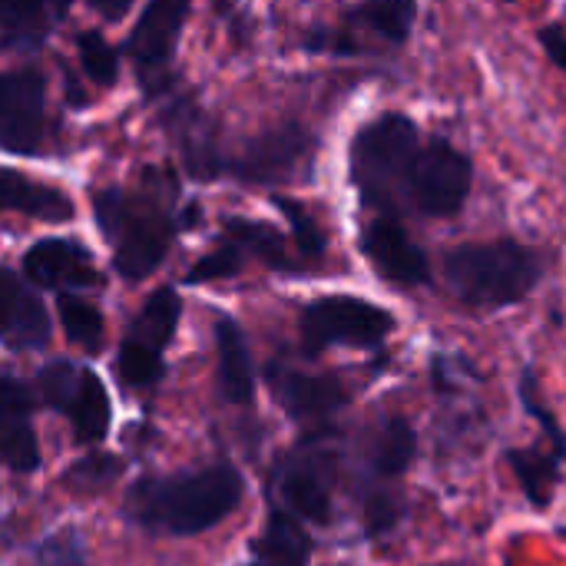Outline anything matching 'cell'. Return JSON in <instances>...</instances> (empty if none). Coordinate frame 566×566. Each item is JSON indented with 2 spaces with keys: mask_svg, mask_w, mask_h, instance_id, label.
I'll return each mask as SVG.
<instances>
[{
  "mask_svg": "<svg viewBox=\"0 0 566 566\" xmlns=\"http://www.w3.org/2000/svg\"><path fill=\"white\" fill-rule=\"evenodd\" d=\"M242 474L229 464H216L196 474L136 484L129 514L153 531L192 537L222 524L242 504Z\"/></svg>",
  "mask_w": 566,
  "mask_h": 566,
  "instance_id": "obj_1",
  "label": "cell"
},
{
  "mask_svg": "<svg viewBox=\"0 0 566 566\" xmlns=\"http://www.w3.org/2000/svg\"><path fill=\"white\" fill-rule=\"evenodd\" d=\"M541 255L514 239L464 242L444 255L451 292L474 308H504L524 302L541 282Z\"/></svg>",
  "mask_w": 566,
  "mask_h": 566,
  "instance_id": "obj_2",
  "label": "cell"
},
{
  "mask_svg": "<svg viewBox=\"0 0 566 566\" xmlns=\"http://www.w3.org/2000/svg\"><path fill=\"white\" fill-rule=\"evenodd\" d=\"M99 232L113 242V265L126 282H139L166 259L176 226L153 192L106 189L93 202Z\"/></svg>",
  "mask_w": 566,
  "mask_h": 566,
  "instance_id": "obj_3",
  "label": "cell"
},
{
  "mask_svg": "<svg viewBox=\"0 0 566 566\" xmlns=\"http://www.w3.org/2000/svg\"><path fill=\"white\" fill-rule=\"evenodd\" d=\"M415 153L418 126L405 113H385L361 126L352 143V182L361 202L391 216L405 199Z\"/></svg>",
  "mask_w": 566,
  "mask_h": 566,
  "instance_id": "obj_4",
  "label": "cell"
},
{
  "mask_svg": "<svg viewBox=\"0 0 566 566\" xmlns=\"http://www.w3.org/2000/svg\"><path fill=\"white\" fill-rule=\"evenodd\" d=\"M391 332H395V315L355 295L315 298L302 312V342L312 355L332 345L378 348Z\"/></svg>",
  "mask_w": 566,
  "mask_h": 566,
  "instance_id": "obj_5",
  "label": "cell"
},
{
  "mask_svg": "<svg viewBox=\"0 0 566 566\" xmlns=\"http://www.w3.org/2000/svg\"><path fill=\"white\" fill-rule=\"evenodd\" d=\"M471 182H474V166L468 153H461L448 139H431L428 146H418L411 159L405 199L421 216L448 219L461 212V206L468 202Z\"/></svg>",
  "mask_w": 566,
  "mask_h": 566,
  "instance_id": "obj_6",
  "label": "cell"
},
{
  "mask_svg": "<svg viewBox=\"0 0 566 566\" xmlns=\"http://www.w3.org/2000/svg\"><path fill=\"white\" fill-rule=\"evenodd\" d=\"M315 139L298 123H282L275 129L259 133L242 146V153L222 159V172H232L245 182H289L312 159Z\"/></svg>",
  "mask_w": 566,
  "mask_h": 566,
  "instance_id": "obj_7",
  "label": "cell"
},
{
  "mask_svg": "<svg viewBox=\"0 0 566 566\" xmlns=\"http://www.w3.org/2000/svg\"><path fill=\"white\" fill-rule=\"evenodd\" d=\"M46 80L40 70L0 73V149L36 153L46 116Z\"/></svg>",
  "mask_w": 566,
  "mask_h": 566,
  "instance_id": "obj_8",
  "label": "cell"
},
{
  "mask_svg": "<svg viewBox=\"0 0 566 566\" xmlns=\"http://www.w3.org/2000/svg\"><path fill=\"white\" fill-rule=\"evenodd\" d=\"M361 252L375 265V272L391 285L415 289L431 279L428 255L411 242V235L391 216H378L361 229Z\"/></svg>",
  "mask_w": 566,
  "mask_h": 566,
  "instance_id": "obj_9",
  "label": "cell"
},
{
  "mask_svg": "<svg viewBox=\"0 0 566 566\" xmlns=\"http://www.w3.org/2000/svg\"><path fill=\"white\" fill-rule=\"evenodd\" d=\"M186 13H189V0H149L146 10L139 13L133 33H129V40H126V50H129L133 60L139 63L146 83H149V76L159 73V70L166 66V60L172 56Z\"/></svg>",
  "mask_w": 566,
  "mask_h": 566,
  "instance_id": "obj_10",
  "label": "cell"
},
{
  "mask_svg": "<svg viewBox=\"0 0 566 566\" xmlns=\"http://www.w3.org/2000/svg\"><path fill=\"white\" fill-rule=\"evenodd\" d=\"M23 272L27 282L40 289H86L99 282L90 252L70 239H40L30 245L23 255Z\"/></svg>",
  "mask_w": 566,
  "mask_h": 566,
  "instance_id": "obj_11",
  "label": "cell"
},
{
  "mask_svg": "<svg viewBox=\"0 0 566 566\" xmlns=\"http://www.w3.org/2000/svg\"><path fill=\"white\" fill-rule=\"evenodd\" d=\"M0 342L23 352L50 342V315L40 295L13 272L0 269Z\"/></svg>",
  "mask_w": 566,
  "mask_h": 566,
  "instance_id": "obj_12",
  "label": "cell"
},
{
  "mask_svg": "<svg viewBox=\"0 0 566 566\" xmlns=\"http://www.w3.org/2000/svg\"><path fill=\"white\" fill-rule=\"evenodd\" d=\"M0 464L17 474H30L40 468L30 395L17 378H0Z\"/></svg>",
  "mask_w": 566,
  "mask_h": 566,
  "instance_id": "obj_13",
  "label": "cell"
},
{
  "mask_svg": "<svg viewBox=\"0 0 566 566\" xmlns=\"http://www.w3.org/2000/svg\"><path fill=\"white\" fill-rule=\"evenodd\" d=\"M269 381H272L275 398L292 418H305V421L328 418L345 405V391L332 378H315V375H302V371L275 365L269 371Z\"/></svg>",
  "mask_w": 566,
  "mask_h": 566,
  "instance_id": "obj_14",
  "label": "cell"
},
{
  "mask_svg": "<svg viewBox=\"0 0 566 566\" xmlns=\"http://www.w3.org/2000/svg\"><path fill=\"white\" fill-rule=\"evenodd\" d=\"M0 209L40 219V222H70L73 202L56 186H46L40 179H30L23 172L0 166Z\"/></svg>",
  "mask_w": 566,
  "mask_h": 566,
  "instance_id": "obj_15",
  "label": "cell"
},
{
  "mask_svg": "<svg viewBox=\"0 0 566 566\" xmlns=\"http://www.w3.org/2000/svg\"><path fill=\"white\" fill-rule=\"evenodd\" d=\"M216 352H219V395L229 405H249L255 395V371H252V355L245 345L242 328L232 318H219L216 322Z\"/></svg>",
  "mask_w": 566,
  "mask_h": 566,
  "instance_id": "obj_16",
  "label": "cell"
},
{
  "mask_svg": "<svg viewBox=\"0 0 566 566\" xmlns=\"http://www.w3.org/2000/svg\"><path fill=\"white\" fill-rule=\"evenodd\" d=\"M279 494L285 507L312 524H328L332 517V491L318 468V461H292L279 481Z\"/></svg>",
  "mask_w": 566,
  "mask_h": 566,
  "instance_id": "obj_17",
  "label": "cell"
},
{
  "mask_svg": "<svg viewBox=\"0 0 566 566\" xmlns=\"http://www.w3.org/2000/svg\"><path fill=\"white\" fill-rule=\"evenodd\" d=\"M179 312H182V302L176 295V289H159L146 298L143 312L133 318L123 345L136 348V352H146V355H156L163 358L166 345L172 342V332L179 325Z\"/></svg>",
  "mask_w": 566,
  "mask_h": 566,
  "instance_id": "obj_18",
  "label": "cell"
},
{
  "mask_svg": "<svg viewBox=\"0 0 566 566\" xmlns=\"http://www.w3.org/2000/svg\"><path fill=\"white\" fill-rule=\"evenodd\" d=\"M63 411L73 421L76 441L93 444V441L106 438V431H109V395H106V385L93 371L80 368L76 388H73Z\"/></svg>",
  "mask_w": 566,
  "mask_h": 566,
  "instance_id": "obj_19",
  "label": "cell"
},
{
  "mask_svg": "<svg viewBox=\"0 0 566 566\" xmlns=\"http://www.w3.org/2000/svg\"><path fill=\"white\" fill-rule=\"evenodd\" d=\"M255 564L252 566H305L308 564V537L298 531V524L285 514H272L265 534L252 547Z\"/></svg>",
  "mask_w": 566,
  "mask_h": 566,
  "instance_id": "obj_20",
  "label": "cell"
},
{
  "mask_svg": "<svg viewBox=\"0 0 566 566\" xmlns=\"http://www.w3.org/2000/svg\"><path fill=\"white\" fill-rule=\"evenodd\" d=\"M517 484L524 488L527 501L534 507H547L554 501V488H557V474H560V454H547V451H511L507 454Z\"/></svg>",
  "mask_w": 566,
  "mask_h": 566,
  "instance_id": "obj_21",
  "label": "cell"
},
{
  "mask_svg": "<svg viewBox=\"0 0 566 566\" xmlns=\"http://www.w3.org/2000/svg\"><path fill=\"white\" fill-rule=\"evenodd\" d=\"M226 239L242 252V255H255L262 259L269 269H292V259H289V249H285V239L265 226V222H249V219H229L226 222Z\"/></svg>",
  "mask_w": 566,
  "mask_h": 566,
  "instance_id": "obj_22",
  "label": "cell"
},
{
  "mask_svg": "<svg viewBox=\"0 0 566 566\" xmlns=\"http://www.w3.org/2000/svg\"><path fill=\"white\" fill-rule=\"evenodd\" d=\"M415 451H418V438H415V428L401 418H391L385 421V428L378 431L375 438V451H371V468L375 474L381 478H401L411 461H415Z\"/></svg>",
  "mask_w": 566,
  "mask_h": 566,
  "instance_id": "obj_23",
  "label": "cell"
},
{
  "mask_svg": "<svg viewBox=\"0 0 566 566\" xmlns=\"http://www.w3.org/2000/svg\"><path fill=\"white\" fill-rule=\"evenodd\" d=\"M415 17H418V0H365L352 13L355 23L375 30L388 43H405L411 36Z\"/></svg>",
  "mask_w": 566,
  "mask_h": 566,
  "instance_id": "obj_24",
  "label": "cell"
},
{
  "mask_svg": "<svg viewBox=\"0 0 566 566\" xmlns=\"http://www.w3.org/2000/svg\"><path fill=\"white\" fill-rule=\"evenodd\" d=\"M56 312H60L63 332L73 345H80L86 352H96L103 345V315L90 302H83L70 292H60Z\"/></svg>",
  "mask_w": 566,
  "mask_h": 566,
  "instance_id": "obj_25",
  "label": "cell"
},
{
  "mask_svg": "<svg viewBox=\"0 0 566 566\" xmlns=\"http://www.w3.org/2000/svg\"><path fill=\"white\" fill-rule=\"evenodd\" d=\"M275 206L285 212L289 226H292V239L298 245V252L305 259H322L325 255V232L318 226V219L295 199H285V196H275Z\"/></svg>",
  "mask_w": 566,
  "mask_h": 566,
  "instance_id": "obj_26",
  "label": "cell"
},
{
  "mask_svg": "<svg viewBox=\"0 0 566 566\" xmlns=\"http://www.w3.org/2000/svg\"><path fill=\"white\" fill-rule=\"evenodd\" d=\"M76 50H80V63H83V70H86V76H90L93 83L109 86V83L116 80V73H119V56H116V50H113L96 30L80 33V36H76Z\"/></svg>",
  "mask_w": 566,
  "mask_h": 566,
  "instance_id": "obj_27",
  "label": "cell"
},
{
  "mask_svg": "<svg viewBox=\"0 0 566 566\" xmlns=\"http://www.w3.org/2000/svg\"><path fill=\"white\" fill-rule=\"evenodd\" d=\"M242 252L226 239L216 252H209V255H202L192 269H189V275H186V282H192V285H199V282H216V279H232L239 269H242Z\"/></svg>",
  "mask_w": 566,
  "mask_h": 566,
  "instance_id": "obj_28",
  "label": "cell"
},
{
  "mask_svg": "<svg viewBox=\"0 0 566 566\" xmlns=\"http://www.w3.org/2000/svg\"><path fill=\"white\" fill-rule=\"evenodd\" d=\"M116 368H119V378H123L129 388H146V385H153V381L163 375V358L123 345V348H119V358H116Z\"/></svg>",
  "mask_w": 566,
  "mask_h": 566,
  "instance_id": "obj_29",
  "label": "cell"
},
{
  "mask_svg": "<svg viewBox=\"0 0 566 566\" xmlns=\"http://www.w3.org/2000/svg\"><path fill=\"white\" fill-rule=\"evenodd\" d=\"M365 521H368V534H388L398 521H401V504L391 497V494H385V491H378V494H371L368 497V504H365Z\"/></svg>",
  "mask_w": 566,
  "mask_h": 566,
  "instance_id": "obj_30",
  "label": "cell"
},
{
  "mask_svg": "<svg viewBox=\"0 0 566 566\" xmlns=\"http://www.w3.org/2000/svg\"><path fill=\"white\" fill-rule=\"evenodd\" d=\"M46 0H0V27L3 30H30Z\"/></svg>",
  "mask_w": 566,
  "mask_h": 566,
  "instance_id": "obj_31",
  "label": "cell"
},
{
  "mask_svg": "<svg viewBox=\"0 0 566 566\" xmlns=\"http://www.w3.org/2000/svg\"><path fill=\"white\" fill-rule=\"evenodd\" d=\"M541 43H544V53L566 70V30L560 23H551V27H541Z\"/></svg>",
  "mask_w": 566,
  "mask_h": 566,
  "instance_id": "obj_32",
  "label": "cell"
},
{
  "mask_svg": "<svg viewBox=\"0 0 566 566\" xmlns=\"http://www.w3.org/2000/svg\"><path fill=\"white\" fill-rule=\"evenodd\" d=\"M99 17H106V20H119L126 10H129V3L133 0H86Z\"/></svg>",
  "mask_w": 566,
  "mask_h": 566,
  "instance_id": "obj_33",
  "label": "cell"
},
{
  "mask_svg": "<svg viewBox=\"0 0 566 566\" xmlns=\"http://www.w3.org/2000/svg\"><path fill=\"white\" fill-rule=\"evenodd\" d=\"M50 3H53V10H56L60 17H63V13H66V7H70V0H50Z\"/></svg>",
  "mask_w": 566,
  "mask_h": 566,
  "instance_id": "obj_34",
  "label": "cell"
}]
</instances>
